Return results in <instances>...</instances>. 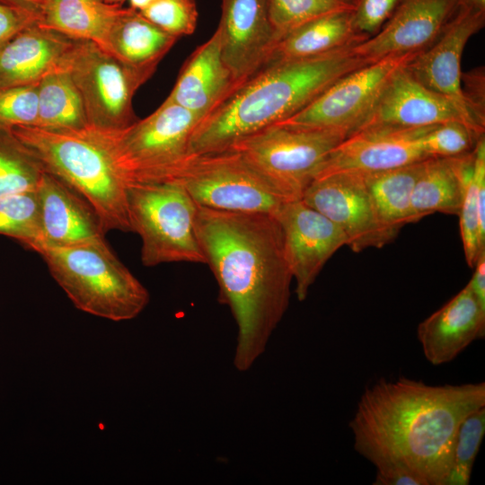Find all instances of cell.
<instances>
[{
    "instance_id": "cell-14",
    "label": "cell",
    "mask_w": 485,
    "mask_h": 485,
    "mask_svg": "<svg viewBox=\"0 0 485 485\" xmlns=\"http://www.w3.org/2000/svg\"><path fill=\"white\" fill-rule=\"evenodd\" d=\"M273 216L283 233L296 297L303 302L326 262L347 245V238L334 223L301 198L285 202Z\"/></svg>"
},
{
    "instance_id": "cell-26",
    "label": "cell",
    "mask_w": 485,
    "mask_h": 485,
    "mask_svg": "<svg viewBox=\"0 0 485 485\" xmlns=\"http://www.w3.org/2000/svg\"><path fill=\"white\" fill-rule=\"evenodd\" d=\"M426 159L384 171L363 173L377 219L388 243L410 223L412 190Z\"/></svg>"
},
{
    "instance_id": "cell-30",
    "label": "cell",
    "mask_w": 485,
    "mask_h": 485,
    "mask_svg": "<svg viewBox=\"0 0 485 485\" xmlns=\"http://www.w3.org/2000/svg\"><path fill=\"white\" fill-rule=\"evenodd\" d=\"M0 234L29 250L42 241L37 190L0 197Z\"/></svg>"
},
{
    "instance_id": "cell-37",
    "label": "cell",
    "mask_w": 485,
    "mask_h": 485,
    "mask_svg": "<svg viewBox=\"0 0 485 485\" xmlns=\"http://www.w3.org/2000/svg\"><path fill=\"white\" fill-rule=\"evenodd\" d=\"M402 0H357L353 9L357 31L367 39L376 34Z\"/></svg>"
},
{
    "instance_id": "cell-15",
    "label": "cell",
    "mask_w": 485,
    "mask_h": 485,
    "mask_svg": "<svg viewBox=\"0 0 485 485\" xmlns=\"http://www.w3.org/2000/svg\"><path fill=\"white\" fill-rule=\"evenodd\" d=\"M222 57L237 86L260 70L278 40L268 0H220Z\"/></svg>"
},
{
    "instance_id": "cell-36",
    "label": "cell",
    "mask_w": 485,
    "mask_h": 485,
    "mask_svg": "<svg viewBox=\"0 0 485 485\" xmlns=\"http://www.w3.org/2000/svg\"><path fill=\"white\" fill-rule=\"evenodd\" d=\"M37 115V84L0 87V128L35 126Z\"/></svg>"
},
{
    "instance_id": "cell-40",
    "label": "cell",
    "mask_w": 485,
    "mask_h": 485,
    "mask_svg": "<svg viewBox=\"0 0 485 485\" xmlns=\"http://www.w3.org/2000/svg\"><path fill=\"white\" fill-rule=\"evenodd\" d=\"M484 69L476 68L468 74H462L461 84L463 93L473 112L477 117L485 121L484 109Z\"/></svg>"
},
{
    "instance_id": "cell-3",
    "label": "cell",
    "mask_w": 485,
    "mask_h": 485,
    "mask_svg": "<svg viewBox=\"0 0 485 485\" xmlns=\"http://www.w3.org/2000/svg\"><path fill=\"white\" fill-rule=\"evenodd\" d=\"M353 47L263 66L198 122L188 154L227 150L240 139L292 117L337 80L372 63L357 55Z\"/></svg>"
},
{
    "instance_id": "cell-42",
    "label": "cell",
    "mask_w": 485,
    "mask_h": 485,
    "mask_svg": "<svg viewBox=\"0 0 485 485\" xmlns=\"http://www.w3.org/2000/svg\"><path fill=\"white\" fill-rule=\"evenodd\" d=\"M48 1L49 0H0V3L26 9L39 14L40 10Z\"/></svg>"
},
{
    "instance_id": "cell-2",
    "label": "cell",
    "mask_w": 485,
    "mask_h": 485,
    "mask_svg": "<svg viewBox=\"0 0 485 485\" xmlns=\"http://www.w3.org/2000/svg\"><path fill=\"white\" fill-rule=\"evenodd\" d=\"M482 407L484 382L380 379L365 389L349 422L354 448L375 466L402 463L427 485H445L460 424Z\"/></svg>"
},
{
    "instance_id": "cell-31",
    "label": "cell",
    "mask_w": 485,
    "mask_h": 485,
    "mask_svg": "<svg viewBox=\"0 0 485 485\" xmlns=\"http://www.w3.org/2000/svg\"><path fill=\"white\" fill-rule=\"evenodd\" d=\"M485 434V407L470 413L457 430L445 485H467Z\"/></svg>"
},
{
    "instance_id": "cell-5",
    "label": "cell",
    "mask_w": 485,
    "mask_h": 485,
    "mask_svg": "<svg viewBox=\"0 0 485 485\" xmlns=\"http://www.w3.org/2000/svg\"><path fill=\"white\" fill-rule=\"evenodd\" d=\"M13 133L44 171L61 179L94 207L105 232H131L127 208V183L103 148L89 135L55 132L35 126H16Z\"/></svg>"
},
{
    "instance_id": "cell-10",
    "label": "cell",
    "mask_w": 485,
    "mask_h": 485,
    "mask_svg": "<svg viewBox=\"0 0 485 485\" xmlns=\"http://www.w3.org/2000/svg\"><path fill=\"white\" fill-rule=\"evenodd\" d=\"M62 65L81 93L88 128L116 131L137 119L133 97L150 75L125 66L88 40H75Z\"/></svg>"
},
{
    "instance_id": "cell-12",
    "label": "cell",
    "mask_w": 485,
    "mask_h": 485,
    "mask_svg": "<svg viewBox=\"0 0 485 485\" xmlns=\"http://www.w3.org/2000/svg\"><path fill=\"white\" fill-rule=\"evenodd\" d=\"M484 24L485 12L459 6L437 40L407 64L417 80L450 101L464 122L481 135L485 132V121L477 117L463 95L461 59L466 43Z\"/></svg>"
},
{
    "instance_id": "cell-11",
    "label": "cell",
    "mask_w": 485,
    "mask_h": 485,
    "mask_svg": "<svg viewBox=\"0 0 485 485\" xmlns=\"http://www.w3.org/2000/svg\"><path fill=\"white\" fill-rule=\"evenodd\" d=\"M417 54L388 56L354 70L333 83L303 110L278 123L340 129L348 137L366 119L392 75Z\"/></svg>"
},
{
    "instance_id": "cell-13",
    "label": "cell",
    "mask_w": 485,
    "mask_h": 485,
    "mask_svg": "<svg viewBox=\"0 0 485 485\" xmlns=\"http://www.w3.org/2000/svg\"><path fill=\"white\" fill-rule=\"evenodd\" d=\"M301 199L343 232L353 252L388 244L363 173L338 172L320 176L306 188Z\"/></svg>"
},
{
    "instance_id": "cell-8",
    "label": "cell",
    "mask_w": 485,
    "mask_h": 485,
    "mask_svg": "<svg viewBox=\"0 0 485 485\" xmlns=\"http://www.w3.org/2000/svg\"><path fill=\"white\" fill-rule=\"evenodd\" d=\"M168 181L180 183L198 206L216 210L273 215L292 200L233 149L189 155Z\"/></svg>"
},
{
    "instance_id": "cell-9",
    "label": "cell",
    "mask_w": 485,
    "mask_h": 485,
    "mask_svg": "<svg viewBox=\"0 0 485 485\" xmlns=\"http://www.w3.org/2000/svg\"><path fill=\"white\" fill-rule=\"evenodd\" d=\"M347 137L340 129L276 123L240 139L229 149L242 154L287 197L299 199Z\"/></svg>"
},
{
    "instance_id": "cell-43",
    "label": "cell",
    "mask_w": 485,
    "mask_h": 485,
    "mask_svg": "<svg viewBox=\"0 0 485 485\" xmlns=\"http://www.w3.org/2000/svg\"><path fill=\"white\" fill-rule=\"evenodd\" d=\"M459 6L485 12V0H459Z\"/></svg>"
},
{
    "instance_id": "cell-29",
    "label": "cell",
    "mask_w": 485,
    "mask_h": 485,
    "mask_svg": "<svg viewBox=\"0 0 485 485\" xmlns=\"http://www.w3.org/2000/svg\"><path fill=\"white\" fill-rule=\"evenodd\" d=\"M44 172L11 128H0V197L37 190Z\"/></svg>"
},
{
    "instance_id": "cell-4",
    "label": "cell",
    "mask_w": 485,
    "mask_h": 485,
    "mask_svg": "<svg viewBox=\"0 0 485 485\" xmlns=\"http://www.w3.org/2000/svg\"><path fill=\"white\" fill-rule=\"evenodd\" d=\"M31 250L41 256L52 278L80 311L122 322L138 316L149 303L148 290L106 240L65 247L40 243Z\"/></svg>"
},
{
    "instance_id": "cell-24",
    "label": "cell",
    "mask_w": 485,
    "mask_h": 485,
    "mask_svg": "<svg viewBox=\"0 0 485 485\" xmlns=\"http://www.w3.org/2000/svg\"><path fill=\"white\" fill-rule=\"evenodd\" d=\"M367 38L353 22V9L331 13L305 22L282 35L275 43L265 65L298 59L353 47ZM264 65V66H265Z\"/></svg>"
},
{
    "instance_id": "cell-46",
    "label": "cell",
    "mask_w": 485,
    "mask_h": 485,
    "mask_svg": "<svg viewBox=\"0 0 485 485\" xmlns=\"http://www.w3.org/2000/svg\"><path fill=\"white\" fill-rule=\"evenodd\" d=\"M347 1H348L349 3H351V4L355 6V4H356V2H357V0H347Z\"/></svg>"
},
{
    "instance_id": "cell-7",
    "label": "cell",
    "mask_w": 485,
    "mask_h": 485,
    "mask_svg": "<svg viewBox=\"0 0 485 485\" xmlns=\"http://www.w3.org/2000/svg\"><path fill=\"white\" fill-rule=\"evenodd\" d=\"M198 207L185 189L173 181L127 185L130 231L141 239L144 266L207 263L195 231Z\"/></svg>"
},
{
    "instance_id": "cell-35",
    "label": "cell",
    "mask_w": 485,
    "mask_h": 485,
    "mask_svg": "<svg viewBox=\"0 0 485 485\" xmlns=\"http://www.w3.org/2000/svg\"><path fill=\"white\" fill-rule=\"evenodd\" d=\"M140 13L177 39L195 31L198 15L196 0H154Z\"/></svg>"
},
{
    "instance_id": "cell-1",
    "label": "cell",
    "mask_w": 485,
    "mask_h": 485,
    "mask_svg": "<svg viewBox=\"0 0 485 485\" xmlns=\"http://www.w3.org/2000/svg\"><path fill=\"white\" fill-rule=\"evenodd\" d=\"M195 231L237 326L234 366L251 368L286 313L292 272L276 217L198 207Z\"/></svg>"
},
{
    "instance_id": "cell-18",
    "label": "cell",
    "mask_w": 485,
    "mask_h": 485,
    "mask_svg": "<svg viewBox=\"0 0 485 485\" xmlns=\"http://www.w3.org/2000/svg\"><path fill=\"white\" fill-rule=\"evenodd\" d=\"M452 120L465 123L450 101L423 85L405 65L389 78L355 132L372 128H415Z\"/></svg>"
},
{
    "instance_id": "cell-16",
    "label": "cell",
    "mask_w": 485,
    "mask_h": 485,
    "mask_svg": "<svg viewBox=\"0 0 485 485\" xmlns=\"http://www.w3.org/2000/svg\"><path fill=\"white\" fill-rule=\"evenodd\" d=\"M435 126L357 131L330 154L316 178L338 172L369 173L427 159L422 138Z\"/></svg>"
},
{
    "instance_id": "cell-25",
    "label": "cell",
    "mask_w": 485,
    "mask_h": 485,
    "mask_svg": "<svg viewBox=\"0 0 485 485\" xmlns=\"http://www.w3.org/2000/svg\"><path fill=\"white\" fill-rule=\"evenodd\" d=\"M125 7L104 0H49L38 24L75 40H88L104 48L109 33Z\"/></svg>"
},
{
    "instance_id": "cell-34",
    "label": "cell",
    "mask_w": 485,
    "mask_h": 485,
    "mask_svg": "<svg viewBox=\"0 0 485 485\" xmlns=\"http://www.w3.org/2000/svg\"><path fill=\"white\" fill-rule=\"evenodd\" d=\"M484 136L465 123L457 120L435 126L422 138L425 154L428 157H453L474 150L478 140Z\"/></svg>"
},
{
    "instance_id": "cell-41",
    "label": "cell",
    "mask_w": 485,
    "mask_h": 485,
    "mask_svg": "<svg viewBox=\"0 0 485 485\" xmlns=\"http://www.w3.org/2000/svg\"><path fill=\"white\" fill-rule=\"evenodd\" d=\"M473 269L474 272L468 284L480 306L485 311V251L479 255Z\"/></svg>"
},
{
    "instance_id": "cell-44",
    "label": "cell",
    "mask_w": 485,
    "mask_h": 485,
    "mask_svg": "<svg viewBox=\"0 0 485 485\" xmlns=\"http://www.w3.org/2000/svg\"><path fill=\"white\" fill-rule=\"evenodd\" d=\"M129 4V8L141 12L149 6L154 0H127Z\"/></svg>"
},
{
    "instance_id": "cell-6",
    "label": "cell",
    "mask_w": 485,
    "mask_h": 485,
    "mask_svg": "<svg viewBox=\"0 0 485 485\" xmlns=\"http://www.w3.org/2000/svg\"><path fill=\"white\" fill-rule=\"evenodd\" d=\"M202 119L165 101L149 116L116 131L91 128L89 135L103 148L128 184L168 181L189 156L191 135Z\"/></svg>"
},
{
    "instance_id": "cell-32",
    "label": "cell",
    "mask_w": 485,
    "mask_h": 485,
    "mask_svg": "<svg viewBox=\"0 0 485 485\" xmlns=\"http://www.w3.org/2000/svg\"><path fill=\"white\" fill-rule=\"evenodd\" d=\"M271 24L278 39L287 31L321 16L354 9L347 0H268Z\"/></svg>"
},
{
    "instance_id": "cell-33",
    "label": "cell",
    "mask_w": 485,
    "mask_h": 485,
    "mask_svg": "<svg viewBox=\"0 0 485 485\" xmlns=\"http://www.w3.org/2000/svg\"><path fill=\"white\" fill-rule=\"evenodd\" d=\"M463 176V197L458 215L460 233L466 263L473 268L479 255L485 251L481 244L478 224L477 189L473 175L474 150L460 155Z\"/></svg>"
},
{
    "instance_id": "cell-39",
    "label": "cell",
    "mask_w": 485,
    "mask_h": 485,
    "mask_svg": "<svg viewBox=\"0 0 485 485\" xmlns=\"http://www.w3.org/2000/svg\"><path fill=\"white\" fill-rule=\"evenodd\" d=\"M375 467V485H427L419 475L402 463L387 462Z\"/></svg>"
},
{
    "instance_id": "cell-19",
    "label": "cell",
    "mask_w": 485,
    "mask_h": 485,
    "mask_svg": "<svg viewBox=\"0 0 485 485\" xmlns=\"http://www.w3.org/2000/svg\"><path fill=\"white\" fill-rule=\"evenodd\" d=\"M37 196L42 236L40 243L65 247L105 240L106 232L94 207L61 179L45 171Z\"/></svg>"
},
{
    "instance_id": "cell-20",
    "label": "cell",
    "mask_w": 485,
    "mask_h": 485,
    "mask_svg": "<svg viewBox=\"0 0 485 485\" xmlns=\"http://www.w3.org/2000/svg\"><path fill=\"white\" fill-rule=\"evenodd\" d=\"M484 336L485 311L468 283L417 328L422 352L433 366L453 361L472 341Z\"/></svg>"
},
{
    "instance_id": "cell-38",
    "label": "cell",
    "mask_w": 485,
    "mask_h": 485,
    "mask_svg": "<svg viewBox=\"0 0 485 485\" xmlns=\"http://www.w3.org/2000/svg\"><path fill=\"white\" fill-rule=\"evenodd\" d=\"M39 14L0 3V49L23 29L38 22Z\"/></svg>"
},
{
    "instance_id": "cell-28",
    "label": "cell",
    "mask_w": 485,
    "mask_h": 485,
    "mask_svg": "<svg viewBox=\"0 0 485 485\" xmlns=\"http://www.w3.org/2000/svg\"><path fill=\"white\" fill-rule=\"evenodd\" d=\"M38 115L35 127L42 129L81 133L89 123L81 93L63 65L37 84Z\"/></svg>"
},
{
    "instance_id": "cell-21",
    "label": "cell",
    "mask_w": 485,
    "mask_h": 485,
    "mask_svg": "<svg viewBox=\"0 0 485 485\" xmlns=\"http://www.w3.org/2000/svg\"><path fill=\"white\" fill-rule=\"evenodd\" d=\"M236 87L223 59L221 40L216 30L186 59L166 100L203 119Z\"/></svg>"
},
{
    "instance_id": "cell-23",
    "label": "cell",
    "mask_w": 485,
    "mask_h": 485,
    "mask_svg": "<svg viewBox=\"0 0 485 485\" xmlns=\"http://www.w3.org/2000/svg\"><path fill=\"white\" fill-rule=\"evenodd\" d=\"M177 40L128 7L115 22L102 49L125 66L152 76Z\"/></svg>"
},
{
    "instance_id": "cell-22",
    "label": "cell",
    "mask_w": 485,
    "mask_h": 485,
    "mask_svg": "<svg viewBox=\"0 0 485 485\" xmlns=\"http://www.w3.org/2000/svg\"><path fill=\"white\" fill-rule=\"evenodd\" d=\"M75 40L37 22L0 49V87L36 84L62 65Z\"/></svg>"
},
{
    "instance_id": "cell-45",
    "label": "cell",
    "mask_w": 485,
    "mask_h": 485,
    "mask_svg": "<svg viewBox=\"0 0 485 485\" xmlns=\"http://www.w3.org/2000/svg\"><path fill=\"white\" fill-rule=\"evenodd\" d=\"M104 1L109 4L122 5V4L126 2L127 0H104Z\"/></svg>"
},
{
    "instance_id": "cell-27",
    "label": "cell",
    "mask_w": 485,
    "mask_h": 485,
    "mask_svg": "<svg viewBox=\"0 0 485 485\" xmlns=\"http://www.w3.org/2000/svg\"><path fill=\"white\" fill-rule=\"evenodd\" d=\"M463 186L460 155L427 158L412 190L410 223L435 213L458 216Z\"/></svg>"
},
{
    "instance_id": "cell-17",
    "label": "cell",
    "mask_w": 485,
    "mask_h": 485,
    "mask_svg": "<svg viewBox=\"0 0 485 485\" xmlns=\"http://www.w3.org/2000/svg\"><path fill=\"white\" fill-rule=\"evenodd\" d=\"M458 7L459 0H402L382 29L353 51L370 62L419 53L437 40Z\"/></svg>"
}]
</instances>
